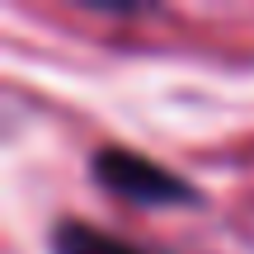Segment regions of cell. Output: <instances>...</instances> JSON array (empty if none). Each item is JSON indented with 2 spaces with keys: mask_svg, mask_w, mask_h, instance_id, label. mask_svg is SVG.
<instances>
[{
  "mask_svg": "<svg viewBox=\"0 0 254 254\" xmlns=\"http://www.w3.org/2000/svg\"><path fill=\"white\" fill-rule=\"evenodd\" d=\"M52 254H151L132 240L113 236V231L94 226V221H80V217H62L52 226Z\"/></svg>",
  "mask_w": 254,
  "mask_h": 254,
  "instance_id": "obj_2",
  "label": "cell"
},
{
  "mask_svg": "<svg viewBox=\"0 0 254 254\" xmlns=\"http://www.w3.org/2000/svg\"><path fill=\"white\" fill-rule=\"evenodd\" d=\"M90 174L109 193H118L127 202H141V207H189V202H198V189L184 174L165 170L160 160L136 155L127 146H99L90 160Z\"/></svg>",
  "mask_w": 254,
  "mask_h": 254,
  "instance_id": "obj_1",
  "label": "cell"
}]
</instances>
